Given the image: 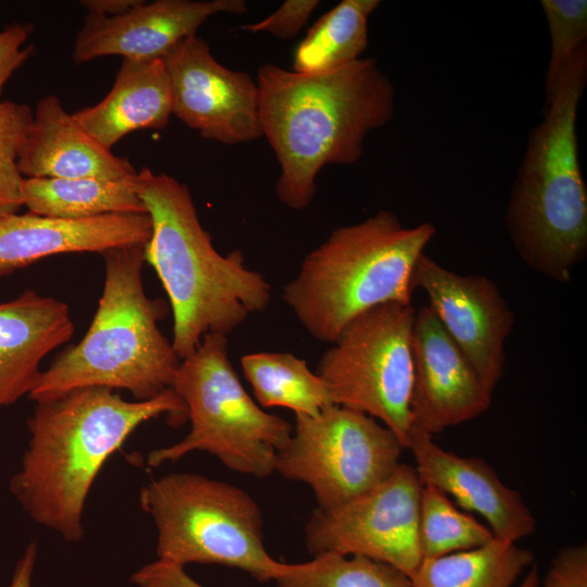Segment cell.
I'll return each mask as SVG.
<instances>
[{
  "mask_svg": "<svg viewBox=\"0 0 587 587\" xmlns=\"http://www.w3.org/2000/svg\"><path fill=\"white\" fill-rule=\"evenodd\" d=\"M147 243L111 248L92 322L79 342L42 371L29 398L35 402L84 387L129 391L149 400L172 388L180 359L160 330L167 308L147 296L142 283Z\"/></svg>",
  "mask_w": 587,
  "mask_h": 587,
  "instance_id": "cell-5",
  "label": "cell"
},
{
  "mask_svg": "<svg viewBox=\"0 0 587 587\" xmlns=\"http://www.w3.org/2000/svg\"><path fill=\"white\" fill-rule=\"evenodd\" d=\"M136 176L121 179L23 178V205L34 214L63 220L147 213L136 189Z\"/></svg>",
  "mask_w": 587,
  "mask_h": 587,
  "instance_id": "cell-21",
  "label": "cell"
},
{
  "mask_svg": "<svg viewBox=\"0 0 587 587\" xmlns=\"http://www.w3.org/2000/svg\"><path fill=\"white\" fill-rule=\"evenodd\" d=\"M436 235L404 227L390 211L334 229L303 259L283 301L313 338L333 344L355 316L382 304H411L417 260Z\"/></svg>",
  "mask_w": 587,
  "mask_h": 587,
  "instance_id": "cell-6",
  "label": "cell"
},
{
  "mask_svg": "<svg viewBox=\"0 0 587 587\" xmlns=\"http://www.w3.org/2000/svg\"><path fill=\"white\" fill-rule=\"evenodd\" d=\"M586 82L587 48L565 68L529 133L504 217L522 261L559 283H567L587 254V189L576 134Z\"/></svg>",
  "mask_w": 587,
  "mask_h": 587,
  "instance_id": "cell-4",
  "label": "cell"
},
{
  "mask_svg": "<svg viewBox=\"0 0 587 587\" xmlns=\"http://www.w3.org/2000/svg\"><path fill=\"white\" fill-rule=\"evenodd\" d=\"M550 35V58L546 73V102L572 60L587 48V1L541 0Z\"/></svg>",
  "mask_w": 587,
  "mask_h": 587,
  "instance_id": "cell-27",
  "label": "cell"
},
{
  "mask_svg": "<svg viewBox=\"0 0 587 587\" xmlns=\"http://www.w3.org/2000/svg\"><path fill=\"white\" fill-rule=\"evenodd\" d=\"M405 447L374 417L337 404L319 414L295 415L275 470L307 484L321 509H332L371 490L400 464Z\"/></svg>",
  "mask_w": 587,
  "mask_h": 587,
  "instance_id": "cell-10",
  "label": "cell"
},
{
  "mask_svg": "<svg viewBox=\"0 0 587 587\" xmlns=\"http://www.w3.org/2000/svg\"><path fill=\"white\" fill-rule=\"evenodd\" d=\"M494 538L489 527L459 510L448 495L424 484L419 514V545L423 559L475 549Z\"/></svg>",
  "mask_w": 587,
  "mask_h": 587,
  "instance_id": "cell-26",
  "label": "cell"
},
{
  "mask_svg": "<svg viewBox=\"0 0 587 587\" xmlns=\"http://www.w3.org/2000/svg\"><path fill=\"white\" fill-rule=\"evenodd\" d=\"M246 11L243 0H157L142 1L114 17L87 12L76 34L72 58L77 63L109 55L163 59L180 40L197 34L211 16L241 15Z\"/></svg>",
  "mask_w": 587,
  "mask_h": 587,
  "instance_id": "cell-15",
  "label": "cell"
},
{
  "mask_svg": "<svg viewBox=\"0 0 587 587\" xmlns=\"http://www.w3.org/2000/svg\"><path fill=\"white\" fill-rule=\"evenodd\" d=\"M407 449L413 453L423 484L482 515L495 538L517 542L534 533L536 521L521 494L507 486L485 460L447 451L416 428L411 430Z\"/></svg>",
  "mask_w": 587,
  "mask_h": 587,
  "instance_id": "cell-16",
  "label": "cell"
},
{
  "mask_svg": "<svg viewBox=\"0 0 587 587\" xmlns=\"http://www.w3.org/2000/svg\"><path fill=\"white\" fill-rule=\"evenodd\" d=\"M277 587H415L399 569L362 555L323 553L303 563H282Z\"/></svg>",
  "mask_w": 587,
  "mask_h": 587,
  "instance_id": "cell-25",
  "label": "cell"
},
{
  "mask_svg": "<svg viewBox=\"0 0 587 587\" xmlns=\"http://www.w3.org/2000/svg\"><path fill=\"white\" fill-rule=\"evenodd\" d=\"M37 544L32 541L25 548L22 557L15 564L9 587H32V577L37 558Z\"/></svg>",
  "mask_w": 587,
  "mask_h": 587,
  "instance_id": "cell-33",
  "label": "cell"
},
{
  "mask_svg": "<svg viewBox=\"0 0 587 587\" xmlns=\"http://www.w3.org/2000/svg\"><path fill=\"white\" fill-rule=\"evenodd\" d=\"M74 333L68 305L27 290L0 303V408L37 386L42 359Z\"/></svg>",
  "mask_w": 587,
  "mask_h": 587,
  "instance_id": "cell-19",
  "label": "cell"
},
{
  "mask_svg": "<svg viewBox=\"0 0 587 587\" xmlns=\"http://www.w3.org/2000/svg\"><path fill=\"white\" fill-rule=\"evenodd\" d=\"M542 587H587L586 544L560 549L551 562Z\"/></svg>",
  "mask_w": 587,
  "mask_h": 587,
  "instance_id": "cell-30",
  "label": "cell"
},
{
  "mask_svg": "<svg viewBox=\"0 0 587 587\" xmlns=\"http://www.w3.org/2000/svg\"><path fill=\"white\" fill-rule=\"evenodd\" d=\"M243 375L261 408H286L316 415L335 404L324 379L290 352H255L241 358Z\"/></svg>",
  "mask_w": 587,
  "mask_h": 587,
  "instance_id": "cell-23",
  "label": "cell"
},
{
  "mask_svg": "<svg viewBox=\"0 0 587 587\" xmlns=\"http://www.w3.org/2000/svg\"><path fill=\"white\" fill-rule=\"evenodd\" d=\"M423 486L415 467L400 463L371 490L341 505L315 509L304 530L309 552L362 555L412 577L423 560L419 545Z\"/></svg>",
  "mask_w": 587,
  "mask_h": 587,
  "instance_id": "cell-11",
  "label": "cell"
},
{
  "mask_svg": "<svg viewBox=\"0 0 587 587\" xmlns=\"http://www.w3.org/2000/svg\"><path fill=\"white\" fill-rule=\"evenodd\" d=\"M33 111L23 103L0 100V217L16 213L23 207V176L17 166Z\"/></svg>",
  "mask_w": 587,
  "mask_h": 587,
  "instance_id": "cell-28",
  "label": "cell"
},
{
  "mask_svg": "<svg viewBox=\"0 0 587 587\" xmlns=\"http://www.w3.org/2000/svg\"><path fill=\"white\" fill-rule=\"evenodd\" d=\"M142 0H83L87 12L100 14L107 17L120 16L140 4Z\"/></svg>",
  "mask_w": 587,
  "mask_h": 587,
  "instance_id": "cell-34",
  "label": "cell"
},
{
  "mask_svg": "<svg viewBox=\"0 0 587 587\" xmlns=\"http://www.w3.org/2000/svg\"><path fill=\"white\" fill-rule=\"evenodd\" d=\"M319 4V0H287L267 17L246 24L242 29L252 34L268 33L289 40L297 36Z\"/></svg>",
  "mask_w": 587,
  "mask_h": 587,
  "instance_id": "cell-29",
  "label": "cell"
},
{
  "mask_svg": "<svg viewBox=\"0 0 587 587\" xmlns=\"http://www.w3.org/2000/svg\"><path fill=\"white\" fill-rule=\"evenodd\" d=\"M445 329L492 392L505 365V342L514 313L497 284L482 274H459L423 253L413 273Z\"/></svg>",
  "mask_w": 587,
  "mask_h": 587,
  "instance_id": "cell-13",
  "label": "cell"
},
{
  "mask_svg": "<svg viewBox=\"0 0 587 587\" xmlns=\"http://www.w3.org/2000/svg\"><path fill=\"white\" fill-rule=\"evenodd\" d=\"M378 0H342L323 14L298 45L292 71L315 74L348 65L369 45L367 23Z\"/></svg>",
  "mask_w": 587,
  "mask_h": 587,
  "instance_id": "cell-24",
  "label": "cell"
},
{
  "mask_svg": "<svg viewBox=\"0 0 587 587\" xmlns=\"http://www.w3.org/2000/svg\"><path fill=\"white\" fill-rule=\"evenodd\" d=\"M163 61L172 92V114L186 126L224 145L262 137L255 79L221 64L203 38L197 34L184 38Z\"/></svg>",
  "mask_w": 587,
  "mask_h": 587,
  "instance_id": "cell-12",
  "label": "cell"
},
{
  "mask_svg": "<svg viewBox=\"0 0 587 587\" xmlns=\"http://www.w3.org/2000/svg\"><path fill=\"white\" fill-rule=\"evenodd\" d=\"M412 304L386 303L351 320L322 354L316 374L335 404L365 413L408 447L413 362Z\"/></svg>",
  "mask_w": 587,
  "mask_h": 587,
  "instance_id": "cell-9",
  "label": "cell"
},
{
  "mask_svg": "<svg viewBox=\"0 0 587 587\" xmlns=\"http://www.w3.org/2000/svg\"><path fill=\"white\" fill-rule=\"evenodd\" d=\"M154 521L159 560L182 567L214 564L242 570L257 580H274L282 562L263 542V519L241 488L195 473L152 479L139 494Z\"/></svg>",
  "mask_w": 587,
  "mask_h": 587,
  "instance_id": "cell-8",
  "label": "cell"
},
{
  "mask_svg": "<svg viewBox=\"0 0 587 587\" xmlns=\"http://www.w3.org/2000/svg\"><path fill=\"white\" fill-rule=\"evenodd\" d=\"M533 564L530 550L494 538L475 549L423 559L411 579L415 587H514Z\"/></svg>",
  "mask_w": 587,
  "mask_h": 587,
  "instance_id": "cell-22",
  "label": "cell"
},
{
  "mask_svg": "<svg viewBox=\"0 0 587 587\" xmlns=\"http://www.w3.org/2000/svg\"><path fill=\"white\" fill-rule=\"evenodd\" d=\"M152 226L148 213L107 214L63 220L32 212L0 217V275H8L60 253L98 252L147 243Z\"/></svg>",
  "mask_w": 587,
  "mask_h": 587,
  "instance_id": "cell-17",
  "label": "cell"
},
{
  "mask_svg": "<svg viewBox=\"0 0 587 587\" xmlns=\"http://www.w3.org/2000/svg\"><path fill=\"white\" fill-rule=\"evenodd\" d=\"M161 415L175 426L187 420L172 388L128 401L116 390L84 387L36 402L12 495L37 524L67 541L82 540L85 502L104 462L138 426Z\"/></svg>",
  "mask_w": 587,
  "mask_h": 587,
  "instance_id": "cell-2",
  "label": "cell"
},
{
  "mask_svg": "<svg viewBox=\"0 0 587 587\" xmlns=\"http://www.w3.org/2000/svg\"><path fill=\"white\" fill-rule=\"evenodd\" d=\"M130 580L137 587H204L185 567L159 559L137 570Z\"/></svg>",
  "mask_w": 587,
  "mask_h": 587,
  "instance_id": "cell-32",
  "label": "cell"
},
{
  "mask_svg": "<svg viewBox=\"0 0 587 587\" xmlns=\"http://www.w3.org/2000/svg\"><path fill=\"white\" fill-rule=\"evenodd\" d=\"M258 118L279 163V201L308 208L326 165L355 164L366 136L394 116L396 90L374 58L315 74L264 63L258 68Z\"/></svg>",
  "mask_w": 587,
  "mask_h": 587,
  "instance_id": "cell-1",
  "label": "cell"
},
{
  "mask_svg": "<svg viewBox=\"0 0 587 587\" xmlns=\"http://www.w3.org/2000/svg\"><path fill=\"white\" fill-rule=\"evenodd\" d=\"M24 178H132L133 164L103 147L62 105L55 95L42 97L20 148Z\"/></svg>",
  "mask_w": 587,
  "mask_h": 587,
  "instance_id": "cell-18",
  "label": "cell"
},
{
  "mask_svg": "<svg viewBox=\"0 0 587 587\" xmlns=\"http://www.w3.org/2000/svg\"><path fill=\"white\" fill-rule=\"evenodd\" d=\"M171 115L172 92L163 59H123L108 95L73 113L110 150L134 130L164 128Z\"/></svg>",
  "mask_w": 587,
  "mask_h": 587,
  "instance_id": "cell-20",
  "label": "cell"
},
{
  "mask_svg": "<svg viewBox=\"0 0 587 587\" xmlns=\"http://www.w3.org/2000/svg\"><path fill=\"white\" fill-rule=\"evenodd\" d=\"M411 350L412 428L433 437L488 410L492 392L428 305L415 312Z\"/></svg>",
  "mask_w": 587,
  "mask_h": 587,
  "instance_id": "cell-14",
  "label": "cell"
},
{
  "mask_svg": "<svg viewBox=\"0 0 587 587\" xmlns=\"http://www.w3.org/2000/svg\"><path fill=\"white\" fill-rule=\"evenodd\" d=\"M172 389L184 401L191 428L180 441L152 450L147 457L151 467L204 451L232 471L255 477L274 472L292 426L265 412L246 391L229 361L226 336L205 335L180 360Z\"/></svg>",
  "mask_w": 587,
  "mask_h": 587,
  "instance_id": "cell-7",
  "label": "cell"
},
{
  "mask_svg": "<svg viewBox=\"0 0 587 587\" xmlns=\"http://www.w3.org/2000/svg\"><path fill=\"white\" fill-rule=\"evenodd\" d=\"M539 585V575L538 570L535 563L529 567L526 576L523 578L519 587H538Z\"/></svg>",
  "mask_w": 587,
  "mask_h": 587,
  "instance_id": "cell-35",
  "label": "cell"
},
{
  "mask_svg": "<svg viewBox=\"0 0 587 587\" xmlns=\"http://www.w3.org/2000/svg\"><path fill=\"white\" fill-rule=\"evenodd\" d=\"M136 189L151 220L145 259L155 271L173 313L172 346L183 360L208 334L227 336L266 310L272 287L246 265L240 250L221 254L199 220L188 186L148 167Z\"/></svg>",
  "mask_w": 587,
  "mask_h": 587,
  "instance_id": "cell-3",
  "label": "cell"
},
{
  "mask_svg": "<svg viewBox=\"0 0 587 587\" xmlns=\"http://www.w3.org/2000/svg\"><path fill=\"white\" fill-rule=\"evenodd\" d=\"M32 32L29 23H13L0 30V96L10 77L33 54L34 46L26 45Z\"/></svg>",
  "mask_w": 587,
  "mask_h": 587,
  "instance_id": "cell-31",
  "label": "cell"
}]
</instances>
